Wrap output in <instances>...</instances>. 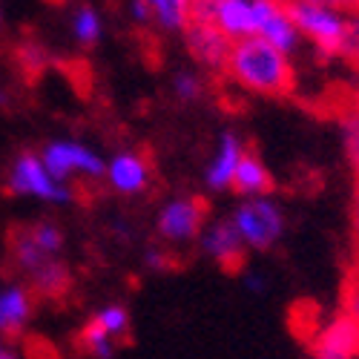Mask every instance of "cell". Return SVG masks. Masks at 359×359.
<instances>
[{
  "instance_id": "1",
  "label": "cell",
  "mask_w": 359,
  "mask_h": 359,
  "mask_svg": "<svg viewBox=\"0 0 359 359\" xmlns=\"http://www.w3.org/2000/svg\"><path fill=\"white\" fill-rule=\"evenodd\" d=\"M224 72L236 86L256 95H285L293 86V64L276 46L253 35L230 46Z\"/></svg>"
},
{
  "instance_id": "2",
  "label": "cell",
  "mask_w": 359,
  "mask_h": 359,
  "mask_svg": "<svg viewBox=\"0 0 359 359\" xmlns=\"http://www.w3.org/2000/svg\"><path fill=\"white\" fill-rule=\"evenodd\" d=\"M233 227L242 236V242L248 250L264 253L273 250L287 227V216L285 207L267 193V196H253V198H242L236 204V210L230 216Z\"/></svg>"
},
{
  "instance_id": "3",
  "label": "cell",
  "mask_w": 359,
  "mask_h": 359,
  "mask_svg": "<svg viewBox=\"0 0 359 359\" xmlns=\"http://www.w3.org/2000/svg\"><path fill=\"white\" fill-rule=\"evenodd\" d=\"M285 9L293 18L302 41L313 43L322 55H339L348 12H342L331 0H290Z\"/></svg>"
},
{
  "instance_id": "4",
  "label": "cell",
  "mask_w": 359,
  "mask_h": 359,
  "mask_svg": "<svg viewBox=\"0 0 359 359\" xmlns=\"http://www.w3.org/2000/svg\"><path fill=\"white\" fill-rule=\"evenodd\" d=\"M6 190L18 198H32L41 204H52V207H64L72 204L75 193L72 184L57 182V178L46 170V164L41 161L38 153H20L9 170H6Z\"/></svg>"
},
{
  "instance_id": "5",
  "label": "cell",
  "mask_w": 359,
  "mask_h": 359,
  "mask_svg": "<svg viewBox=\"0 0 359 359\" xmlns=\"http://www.w3.org/2000/svg\"><path fill=\"white\" fill-rule=\"evenodd\" d=\"M196 23H210L236 43L259 35V0H196Z\"/></svg>"
},
{
  "instance_id": "6",
  "label": "cell",
  "mask_w": 359,
  "mask_h": 359,
  "mask_svg": "<svg viewBox=\"0 0 359 359\" xmlns=\"http://www.w3.org/2000/svg\"><path fill=\"white\" fill-rule=\"evenodd\" d=\"M41 161L46 170L57 178V182H72V178H104L107 158H101L89 144L75 141V138H55L43 144Z\"/></svg>"
},
{
  "instance_id": "7",
  "label": "cell",
  "mask_w": 359,
  "mask_h": 359,
  "mask_svg": "<svg viewBox=\"0 0 359 359\" xmlns=\"http://www.w3.org/2000/svg\"><path fill=\"white\" fill-rule=\"evenodd\" d=\"M156 230L161 236V242L172 248H184L196 242L198 233L204 230V204L196 196H175L161 204Z\"/></svg>"
},
{
  "instance_id": "8",
  "label": "cell",
  "mask_w": 359,
  "mask_h": 359,
  "mask_svg": "<svg viewBox=\"0 0 359 359\" xmlns=\"http://www.w3.org/2000/svg\"><path fill=\"white\" fill-rule=\"evenodd\" d=\"M15 262H18L20 271L29 276V282L35 285V290H41L46 296L61 293L69 285V271L64 267V262L46 256L43 250H38L35 242L26 233H20L15 238Z\"/></svg>"
},
{
  "instance_id": "9",
  "label": "cell",
  "mask_w": 359,
  "mask_h": 359,
  "mask_svg": "<svg viewBox=\"0 0 359 359\" xmlns=\"http://www.w3.org/2000/svg\"><path fill=\"white\" fill-rule=\"evenodd\" d=\"M198 248L201 253L216 262L219 267H227V271H236L238 264L245 262L248 256V248L242 242V236H238V230L233 227L230 219H213L207 222L204 230L198 233Z\"/></svg>"
},
{
  "instance_id": "10",
  "label": "cell",
  "mask_w": 359,
  "mask_h": 359,
  "mask_svg": "<svg viewBox=\"0 0 359 359\" xmlns=\"http://www.w3.org/2000/svg\"><path fill=\"white\" fill-rule=\"evenodd\" d=\"M104 182L118 196H141L153 184V167L141 153L124 149V153H115L112 158H107Z\"/></svg>"
},
{
  "instance_id": "11",
  "label": "cell",
  "mask_w": 359,
  "mask_h": 359,
  "mask_svg": "<svg viewBox=\"0 0 359 359\" xmlns=\"http://www.w3.org/2000/svg\"><path fill=\"white\" fill-rule=\"evenodd\" d=\"M245 153H248V149H245L242 135L233 133V130L222 133L219 141H216V149H213L210 161H207V167H204V184H207V190H213V193L230 190L233 187V175H236L238 161H242Z\"/></svg>"
},
{
  "instance_id": "12",
  "label": "cell",
  "mask_w": 359,
  "mask_h": 359,
  "mask_svg": "<svg viewBox=\"0 0 359 359\" xmlns=\"http://www.w3.org/2000/svg\"><path fill=\"white\" fill-rule=\"evenodd\" d=\"M259 38H264L287 57L302 46V35H299L293 18L287 15L285 6L273 4V0H259Z\"/></svg>"
},
{
  "instance_id": "13",
  "label": "cell",
  "mask_w": 359,
  "mask_h": 359,
  "mask_svg": "<svg viewBox=\"0 0 359 359\" xmlns=\"http://www.w3.org/2000/svg\"><path fill=\"white\" fill-rule=\"evenodd\" d=\"M359 353V319L337 316L327 322L313 348V359H356Z\"/></svg>"
},
{
  "instance_id": "14",
  "label": "cell",
  "mask_w": 359,
  "mask_h": 359,
  "mask_svg": "<svg viewBox=\"0 0 359 359\" xmlns=\"http://www.w3.org/2000/svg\"><path fill=\"white\" fill-rule=\"evenodd\" d=\"M187 46L198 64L210 67V69H224L227 55H230V41L210 23H190L187 26Z\"/></svg>"
},
{
  "instance_id": "15",
  "label": "cell",
  "mask_w": 359,
  "mask_h": 359,
  "mask_svg": "<svg viewBox=\"0 0 359 359\" xmlns=\"http://www.w3.org/2000/svg\"><path fill=\"white\" fill-rule=\"evenodd\" d=\"M32 319V293L26 285L0 287V334H18Z\"/></svg>"
},
{
  "instance_id": "16",
  "label": "cell",
  "mask_w": 359,
  "mask_h": 359,
  "mask_svg": "<svg viewBox=\"0 0 359 359\" xmlns=\"http://www.w3.org/2000/svg\"><path fill=\"white\" fill-rule=\"evenodd\" d=\"M271 187H273V175L267 170V164L256 153H245L233 175V190L242 198H253V196H267Z\"/></svg>"
},
{
  "instance_id": "17",
  "label": "cell",
  "mask_w": 359,
  "mask_h": 359,
  "mask_svg": "<svg viewBox=\"0 0 359 359\" xmlns=\"http://www.w3.org/2000/svg\"><path fill=\"white\" fill-rule=\"evenodd\" d=\"M153 12V23L164 32H187L193 23L196 0H144Z\"/></svg>"
},
{
  "instance_id": "18",
  "label": "cell",
  "mask_w": 359,
  "mask_h": 359,
  "mask_svg": "<svg viewBox=\"0 0 359 359\" xmlns=\"http://www.w3.org/2000/svg\"><path fill=\"white\" fill-rule=\"evenodd\" d=\"M69 32L75 38L78 46H95L101 38H104V18L95 6L89 4H81L72 15H69Z\"/></svg>"
},
{
  "instance_id": "19",
  "label": "cell",
  "mask_w": 359,
  "mask_h": 359,
  "mask_svg": "<svg viewBox=\"0 0 359 359\" xmlns=\"http://www.w3.org/2000/svg\"><path fill=\"white\" fill-rule=\"evenodd\" d=\"M26 236L32 238L38 250H43V253L52 256V259H61V253H64V248H67V236H64L61 224H55V222H49V219L32 224V227L26 230Z\"/></svg>"
},
{
  "instance_id": "20",
  "label": "cell",
  "mask_w": 359,
  "mask_h": 359,
  "mask_svg": "<svg viewBox=\"0 0 359 359\" xmlns=\"http://www.w3.org/2000/svg\"><path fill=\"white\" fill-rule=\"evenodd\" d=\"M89 325H95L98 331H104L107 337H112V339L118 342L121 337H127V331H130V313H127L124 305L109 302V305H104V308L93 316V322H89Z\"/></svg>"
},
{
  "instance_id": "21",
  "label": "cell",
  "mask_w": 359,
  "mask_h": 359,
  "mask_svg": "<svg viewBox=\"0 0 359 359\" xmlns=\"http://www.w3.org/2000/svg\"><path fill=\"white\" fill-rule=\"evenodd\" d=\"M81 345H83V351L93 356V359H115V351H118V342L112 337H107L104 331H98L95 325H86L83 327Z\"/></svg>"
},
{
  "instance_id": "22",
  "label": "cell",
  "mask_w": 359,
  "mask_h": 359,
  "mask_svg": "<svg viewBox=\"0 0 359 359\" xmlns=\"http://www.w3.org/2000/svg\"><path fill=\"white\" fill-rule=\"evenodd\" d=\"M172 95H175V101H182V104H193V101H198L201 98V93H204V83H201V78L196 75V72H175L172 75Z\"/></svg>"
},
{
  "instance_id": "23",
  "label": "cell",
  "mask_w": 359,
  "mask_h": 359,
  "mask_svg": "<svg viewBox=\"0 0 359 359\" xmlns=\"http://www.w3.org/2000/svg\"><path fill=\"white\" fill-rule=\"evenodd\" d=\"M339 133H342V147H345V156L348 161L353 164V170L359 172V112H348L339 124Z\"/></svg>"
},
{
  "instance_id": "24",
  "label": "cell",
  "mask_w": 359,
  "mask_h": 359,
  "mask_svg": "<svg viewBox=\"0 0 359 359\" xmlns=\"http://www.w3.org/2000/svg\"><path fill=\"white\" fill-rule=\"evenodd\" d=\"M339 55H345L348 61L359 64V9H351L345 18V41Z\"/></svg>"
},
{
  "instance_id": "25",
  "label": "cell",
  "mask_w": 359,
  "mask_h": 359,
  "mask_svg": "<svg viewBox=\"0 0 359 359\" xmlns=\"http://www.w3.org/2000/svg\"><path fill=\"white\" fill-rule=\"evenodd\" d=\"M144 264L149 267V271H164L167 267V253L161 248H147L144 250Z\"/></svg>"
},
{
  "instance_id": "26",
  "label": "cell",
  "mask_w": 359,
  "mask_h": 359,
  "mask_svg": "<svg viewBox=\"0 0 359 359\" xmlns=\"http://www.w3.org/2000/svg\"><path fill=\"white\" fill-rule=\"evenodd\" d=\"M130 18L135 23H141V26L153 23V12H149V6L144 4V0H130Z\"/></svg>"
},
{
  "instance_id": "27",
  "label": "cell",
  "mask_w": 359,
  "mask_h": 359,
  "mask_svg": "<svg viewBox=\"0 0 359 359\" xmlns=\"http://www.w3.org/2000/svg\"><path fill=\"white\" fill-rule=\"evenodd\" d=\"M345 308H348V316L359 319V285L351 287V293H348V299H345Z\"/></svg>"
},
{
  "instance_id": "28",
  "label": "cell",
  "mask_w": 359,
  "mask_h": 359,
  "mask_svg": "<svg viewBox=\"0 0 359 359\" xmlns=\"http://www.w3.org/2000/svg\"><path fill=\"white\" fill-rule=\"evenodd\" d=\"M353 233L359 245V172H356V193H353Z\"/></svg>"
},
{
  "instance_id": "29",
  "label": "cell",
  "mask_w": 359,
  "mask_h": 359,
  "mask_svg": "<svg viewBox=\"0 0 359 359\" xmlns=\"http://www.w3.org/2000/svg\"><path fill=\"white\" fill-rule=\"evenodd\" d=\"M248 287H250V290H256V293H262V290H264V276L250 273V276H248Z\"/></svg>"
},
{
  "instance_id": "30",
  "label": "cell",
  "mask_w": 359,
  "mask_h": 359,
  "mask_svg": "<svg viewBox=\"0 0 359 359\" xmlns=\"http://www.w3.org/2000/svg\"><path fill=\"white\" fill-rule=\"evenodd\" d=\"M0 359H20V353L9 345H0Z\"/></svg>"
},
{
  "instance_id": "31",
  "label": "cell",
  "mask_w": 359,
  "mask_h": 359,
  "mask_svg": "<svg viewBox=\"0 0 359 359\" xmlns=\"http://www.w3.org/2000/svg\"><path fill=\"white\" fill-rule=\"evenodd\" d=\"M273 4H279V6H287V4H290V0H273Z\"/></svg>"
},
{
  "instance_id": "32",
  "label": "cell",
  "mask_w": 359,
  "mask_h": 359,
  "mask_svg": "<svg viewBox=\"0 0 359 359\" xmlns=\"http://www.w3.org/2000/svg\"><path fill=\"white\" fill-rule=\"evenodd\" d=\"M0 29H4V9H0Z\"/></svg>"
},
{
  "instance_id": "33",
  "label": "cell",
  "mask_w": 359,
  "mask_h": 359,
  "mask_svg": "<svg viewBox=\"0 0 359 359\" xmlns=\"http://www.w3.org/2000/svg\"><path fill=\"white\" fill-rule=\"evenodd\" d=\"M356 112H359V93H356Z\"/></svg>"
},
{
  "instance_id": "34",
  "label": "cell",
  "mask_w": 359,
  "mask_h": 359,
  "mask_svg": "<svg viewBox=\"0 0 359 359\" xmlns=\"http://www.w3.org/2000/svg\"><path fill=\"white\" fill-rule=\"evenodd\" d=\"M356 9H359V0H356Z\"/></svg>"
},
{
  "instance_id": "35",
  "label": "cell",
  "mask_w": 359,
  "mask_h": 359,
  "mask_svg": "<svg viewBox=\"0 0 359 359\" xmlns=\"http://www.w3.org/2000/svg\"><path fill=\"white\" fill-rule=\"evenodd\" d=\"M0 337H4V334H0Z\"/></svg>"
}]
</instances>
